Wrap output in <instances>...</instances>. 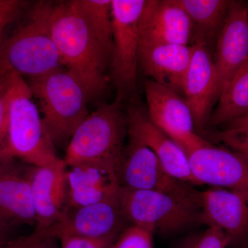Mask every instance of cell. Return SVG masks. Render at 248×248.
I'll return each mask as SVG.
<instances>
[{"label":"cell","mask_w":248,"mask_h":248,"mask_svg":"<svg viewBox=\"0 0 248 248\" xmlns=\"http://www.w3.org/2000/svg\"><path fill=\"white\" fill-rule=\"evenodd\" d=\"M202 133L214 141L221 142L229 147L231 151L248 159V132H236L221 129L213 132L203 130Z\"/></svg>","instance_id":"27"},{"label":"cell","mask_w":248,"mask_h":248,"mask_svg":"<svg viewBox=\"0 0 248 248\" xmlns=\"http://www.w3.org/2000/svg\"><path fill=\"white\" fill-rule=\"evenodd\" d=\"M248 115V60L236 72L218 99L209 126H223Z\"/></svg>","instance_id":"22"},{"label":"cell","mask_w":248,"mask_h":248,"mask_svg":"<svg viewBox=\"0 0 248 248\" xmlns=\"http://www.w3.org/2000/svg\"></svg>","instance_id":"34"},{"label":"cell","mask_w":248,"mask_h":248,"mask_svg":"<svg viewBox=\"0 0 248 248\" xmlns=\"http://www.w3.org/2000/svg\"><path fill=\"white\" fill-rule=\"evenodd\" d=\"M221 127L223 130L236 132H248V115L232 121Z\"/></svg>","instance_id":"31"},{"label":"cell","mask_w":248,"mask_h":248,"mask_svg":"<svg viewBox=\"0 0 248 248\" xmlns=\"http://www.w3.org/2000/svg\"><path fill=\"white\" fill-rule=\"evenodd\" d=\"M143 87L150 120L186 155L208 143L196 132L192 111L180 93L151 79Z\"/></svg>","instance_id":"8"},{"label":"cell","mask_w":248,"mask_h":248,"mask_svg":"<svg viewBox=\"0 0 248 248\" xmlns=\"http://www.w3.org/2000/svg\"><path fill=\"white\" fill-rule=\"evenodd\" d=\"M202 224L219 228L238 242L248 234V192L215 187L202 192Z\"/></svg>","instance_id":"16"},{"label":"cell","mask_w":248,"mask_h":248,"mask_svg":"<svg viewBox=\"0 0 248 248\" xmlns=\"http://www.w3.org/2000/svg\"><path fill=\"white\" fill-rule=\"evenodd\" d=\"M231 244V239L216 227H209L200 236L186 243L182 248H226Z\"/></svg>","instance_id":"28"},{"label":"cell","mask_w":248,"mask_h":248,"mask_svg":"<svg viewBox=\"0 0 248 248\" xmlns=\"http://www.w3.org/2000/svg\"><path fill=\"white\" fill-rule=\"evenodd\" d=\"M247 248H248V246Z\"/></svg>","instance_id":"33"},{"label":"cell","mask_w":248,"mask_h":248,"mask_svg":"<svg viewBox=\"0 0 248 248\" xmlns=\"http://www.w3.org/2000/svg\"><path fill=\"white\" fill-rule=\"evenodd\" d=\"M53 4L34 5L27 22L0 46V64L29 79L64 68L50 29Z\"/></svg>","instance_id":"5"},{"label":"cell","mask_w":248,"mask_h":248,"mask_svg":"<svg viewBox=\"0 0 248 248\" xmlns=\"http://www.w3.org/2000/svg\"><path fill=\"white\" fill-rule=\"evenodd\" d=\"M187 157L200 185L248 192V159L242 155L208 142Z\"/></svg>","instance_id":"12"},{"label":"cell","mask_w":248,"mask_h":248,"mask_svg":"<svg viewBox=\"0 0 248 248\" xmlns=\"http://www.w3.org/2000/svg\"><path fill=\"white\" fill-rule=\"evenodd\" d=\"M50 228L34 231L31 234L8 241L0 248H60L58 239L50 232Z\"/></svg>","instance_id":"25"},{"label":"cell","mask_w":248,"mask_h":248,"mask_svg":"<svg viewBox=\"0 0 248 248\" xmlns=\"http://www.w3.org/2000/svg\"><path fill=\"white\" fill-rule=\"evenodd\" d=\"M146 0H111L112 21L110 67L117 87V99L135 92L138 81L140 18Z\"/></svg>","instance_id":"7"},{"label":"cell","mask_w":248,"mask_h":248,"mask_svg":"<svg viewBox=\"0 0 248 248\" xmlns=\"http://www.w3.org/2000/svg\"><path fill=\"white\" fill-rule=\"evenodd\" d=\"M127 117L129 133L138 137L153 151L170 176L192 186H200L192 174L185 152L155 126L144 111L132 108Z\"/></svg>","instance_id":"17"},{"label":"cell","mask_w":248,"mask_h":248,"mask_svg":"<svg viewBox=\"0 0 248 248\" xmlns=\"http://www.w3.org/2000/svg\"><path fill=\"white\" fill-rule=\"evenodd\" d=\"M10 159L0 160V228L12 230L21 225L36 226L35 207L29 172L9 166Z\"/></svg>","instance_id":"18"},{"label":"cell","mask_w":248,"mask_h":248,"mask_svg":"<svg viewBox=\"0 0 248 248\" xmlns=\"http://www.w3.org/2000/svg\"><path fill=\"white\" fill-rule=\"evenodd\" d=\"M32 98L29 84L12 71L8 90L7 140L1 160L18 158L32 166H48L60 158Z\"/></svg>","instance_id":"2"},{"label":"cell","mask_w":248,"mask_h":248,"mask_svg":"<svg viewBox=\"0 0 248 248\" xmlns=\"http://www.w3.org/2000/svg\"><path fill=\"white\" fill-rule=\"evenodd\" d=\"M119 197L132 226L172 234L202 224V192L194 186L178 192L120 187Z\"/></svg>","instance_id":"3"},{"label":"cell","mask_w":248,"mask_h":248,"mask_svg":"<svg viewBox=\"0 0 248 248\" xmlns=\"http://www.w3.org/2000/svg\"><path fill=\"white\" fill-rule=\"evenodd\" d=\"M192 26L177 0H146L140 18V43L189 45Z\"/></svg>","instance_id":"15"},{"label":"cell","mask_w":248,"mask_h":248,"mask_svg":"<svg viewBox=\"0 0 248 248\" xmlns=\"http://www.w3.org/2000/svg\"><path fill=\"white\" fill-rule=\"evenodd\" d=\"M68 166L59 159L45 166H32L29 172L37 223L35 231L46 229L62 219L67 208Z\"/></svg>","instance_id":"13"},{"label":"cell","mask_w":248,"mask_h":248,"mask_svg":"<svg viewBox=\"0 0 248 248\" xmlns=\"http://www.w3.org/2000/svg\"><path fill=\"white\" fill-rule=\"evenodd\" d=\"M190 18L192 44L202 42L210 46L223 27L231 1L226 0H177ZM210 48V47H209Z\"/></svg>","instance_id":"21"},{"label":"cell","mask_w":248,"mask_h":248,"mask_svg":"<svg viewBox=\"0 0 248 248\" xmlns=\"http://www.w3.org/2000/svg\"><path fill=\"white\" fill-rule=\"evenodd\" d=\"M213 60L217 101L232 78L248 60V9L241 1H231L226 21L217 37Z\"/></svg>","instance_id":"11"},{"label":"cell","mask_w":248,"mask_h":248,"mask_svg":"<svg viewBox=\"0 0 248 248\" xmlns=\"http://www.w3.org/2000/svg\"><path fill=\"white\" fill-rule=\"evenodd\" d=\"M128 143L115 170L120 187L178 192L192 186L170 176L151 149L133 134L128 132Z\"/></svg>","instance_id":"10"},{"label":"cell","mask_w":248,"mask_h":248,"mask_svg":"<svg viewBox=\"0 0 248 248\" xmlns=\"http://www.w3.org/2000/svg\"><path fill=\"white\" fill-rule=\"evenodd\" d=\"M154 232L147 228L130 226L124 230L110 248H154Z\"/></svg>","instance_id":"24"},{"label":"cell","mask_w":248,"mask_h":248,"mask_svg":"<svg viewBox=\"0 0 248 248\" xmlns=\"http://www.w3.org/2000/svg\"><path fill=\"white\" fill-rule=\"evenodd\" d=\"M119 191L97 203L67 208L62 219L50 226L53 236L58 240L66 235L95 239L118 237L132 226L124 215Z\"/></svg>","instance_id":"9"},{"label":"cell","mask_w":248,"mask_h":248,"mask_svg":"<svg viewBox=\"0 0 248 248\" xmlns=\"http://www.w3.org/2000/svg\"><path fill=\"white\" fill-rule=\"evenodd\" d=\"M12 71L0 64V160L2 157L8 127V90Z\"/></svg>","instance_id":"26"},{"label":"cell","mask_w":248,"mask_h":248,"mask_svg":"<svg viewBox=\"0 0 248 248\" xmlns=\"http://www.w3.org/2000/svg\"><path fill=\"white\" fill-rule=\"evenodd\" d=\"M26 3L19 0H0V46L5 29L20 14Z\"/></svg>","instance_id":"30"},{"label":"cell","mask_w":248,"mask_h":248,"mask_svg":"<svg viewBox=\"0 0 248 248\" xmlns=\"http://www.w3.org/2000/svg\"><path fill=\"white\" fill-rule=\"evenodd\" d=\"M192 54L191 45L140 43L139 62L151 80L180 93Z\"/></svg>","instance_id":"19"},{"label":"cell","mask_w":248,"mask_h":248,"mask_svg":"<svg viewBox=\"0 0 248 248\" xmlns=\"http://www.w3.org/2000/svg\"><path fill=\"white\" fill-rule=\"evenodd\" d=\"M29 85L38 100L49 138L55 147L67 148L77 128L89 115V93L66 68L31 79Z\"/></svg>","instance_id":"4"},{"label":"cell","mask_w":248,"mask_h":248,"mask_svg":"<svg viewBox=\"0 0 248 248\" xmlns=\"http://www.w3.org/2000/svg\"><path fill=\"white\" fill-rule=\"evenodd\" d=\"M78 2L99 48L110 64L113 45L111 0H78Z\"/></svg>","instance_id":"23"},{"label":"cell","mask_w":248,"mask_h":248,"mask_svg":"<svg viewBox=\"0 0 248 248\" xmlns=\"http://www.w3.org/2000/svg\"><path fill=\"white\" fill-rule=\"evenodd\" d=\"M117 237L106 239H90L81 236L66 235L62 236L60 248H110Z\"/></svg>","instance_id":"29"},{"label":"cell","mask_w":248,"mask_h":248,"mask_svg":"<svg viewBox=\"0 0 248 248\" xmlns=\"http://www.w3.org/2000/svg\"><path fill=\"white\" fill-rule=\"evenodd\" d=\"M191 46L192 57L183 81L182 92L192 111L196 130L202 132L216 102V71L208 46L202 42Z\"/></svg>","instance_id":"14"},{"label":"cell","mask_w":248,"mask_h":248,"mask_svg":"<svg viewBox=\"0 0 248 248\" xmlns=\"http://www.w3.org/2000/svg\"><path fill=\"white\" fill-rule=\"evenodd\" d=\"M11 230L0 228V247L10 240V232Z\"/></svg>","instance_id":"32"},{"label":"cell","mask_w":248,"mask_h":248,"mask_svg":"<svg viewBox=\"0 0 248 248\" xmlns=\"http://www.w3.org/2000/svg\"><path fill=\"white\" fill-rule=\"evenodd\" d=\"M50 22L64 68L82 84L91 99L102 94L107 86L106 69L110 62L90 30L78 0L53 4Z\"/></svg>","instance_id":"1"},{"label":"cell","mask_w":248,"mask_h":248,"mask_svg":"<svg viewBox=\"0 0 248 248\" xmlns=\"http://www.w3.org/2000/svg\"><path fill=\"white\" fill-rule=\"evenodd\" d=\"M67 208L97 203L120 190L115 170L99 165L68 167Z\"/></svg>","instance_id":"20"},{"label":"cell","mask_w":248,"mask_h":248,"mask_svg":"<svg viewBox=\"0 0 248 248\" xmlns=\"http://www.w3.org/2000/svg\"><path fill=\"white\" fill-rule=\"evenodd\" d=\"M121 101L103 104L89 114L70 140L64 161L76 165H99L115 170L122 159L124 141L128 135V117Z\"/></svg>","instance_id":"6"}]
</instances>
